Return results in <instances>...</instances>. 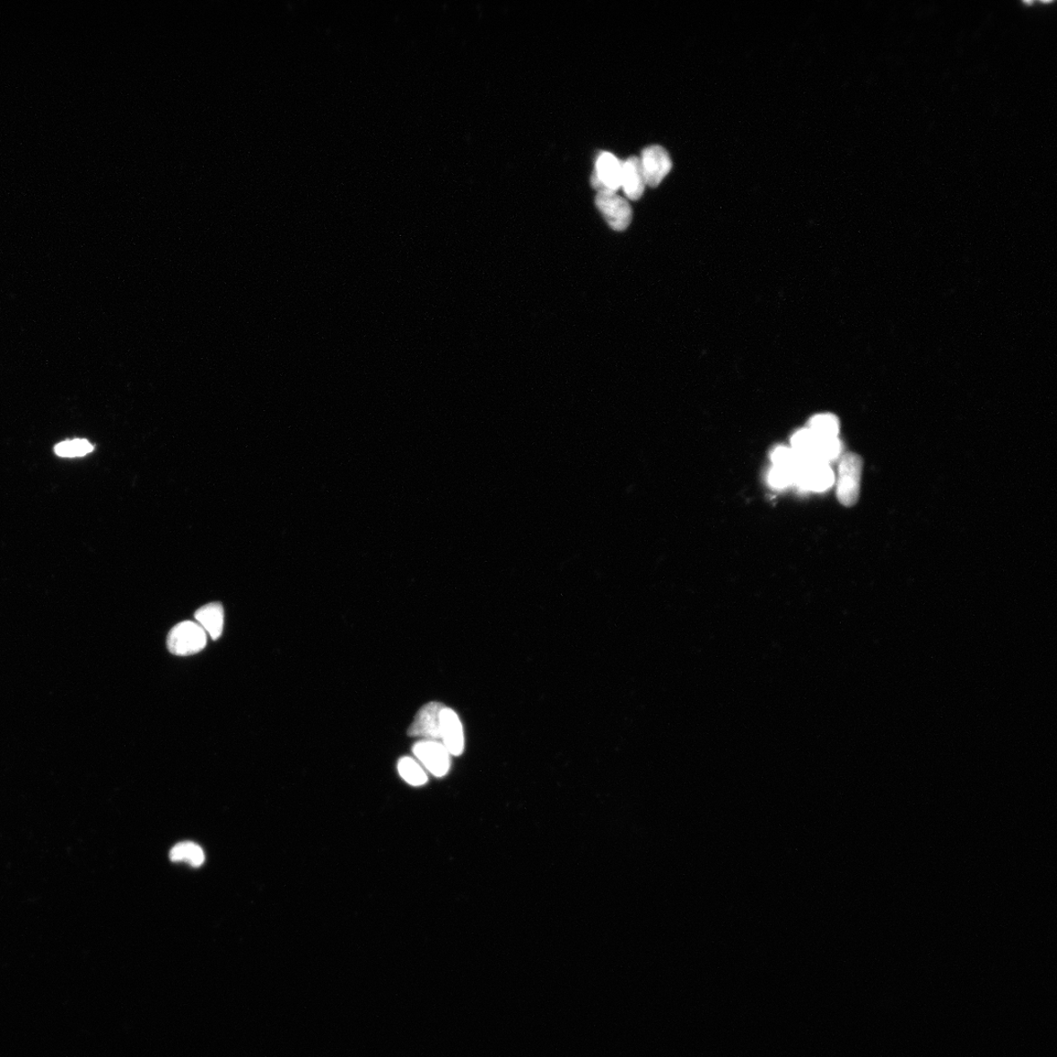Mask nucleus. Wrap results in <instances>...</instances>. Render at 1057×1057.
Wrapping results in <instances>:
<instances>
[{
	"mask_svg": "<svg viewBox=\"0 0 1057 1057\" xmlns=\"http://www.w3.org/2000/svg\"><path fill=\"white\" fill-rule=\"evenodd\" d=\"M172 861H187L193 868H199L204 864V851L193 843H182L176 845L170 852Z\"/></svg>",
	"mask_w": 1057,
	"mask_h": 1057,
	"instance_id": "obj_13",
	"label": "nucleus"
},
{
	"mask_svg": "<svg viewBox=\"0 0 1057 1057\" xmlns=\"http://www.w3.org/2000/svg\"><path fill=\"white\" fill-rule=\"evenodd\" d=\"M94 450V446L89 441L83 439H74L72 441H65L54 448V451L60 458H81L91 454Z\"/></svg>",
	"mask_w": 1057,
	"mask_h": 1057,
	"instance_id": "obj_15",
	"label": "nucleus"
},
{
	"mask_svg": "<svg viewBox=\"0 0 1057 1057\" xmlns=\"http://www.w3.org/2000/svg\"><path fill=\"white\" fill-rule=\"evenodd\" d=\"M808 429L821 439L837 438L840 430L839 419L833 414H822L813 416L808 423Z\"/></svg>",
	"mask_w": 1057,
	"mask_h": 1057,
	"instance_id": "obj_12",
	"label": "nucleus"
},
{
	"mask_svg": "<svg viewBox=\"0 0 1057 1057\" xmlns=\"http://www.w3.org/2000/svg\"><path fill=\"white\" fill-rule=\"evenodd\" d=\"M772 459L774 467L791 468L796 470L800 465V460L796 456L792 449L786 447L776 448L772 455Z\"/></svg>",
	"mask_w": 1057,
	"mask_h": 1057,
	"instance_id": "obj_16",
	"label": "nucleus"
},
{
	"mask_svg": "<svg viewBox=\"0 0 1057 1057\" xmlns=\"http://www.w3.org/2000/svg\"><path fill=\"white\" fill-rule=\"evenodd\" d=\"M640 160L645 185L651 188L660 186L673 168L670 155L660 145L644 148Z\"/></svg>",
	"mask_w": 1057,
	"mask_h": 1057,
	"instance_id": "obj_4",
	"label": "nucleus"
},
{
	"mask_svg": "<svg viewBox=\"0 0 1057 1057\" xmlns=\"http://www.w3.org/2000/svg\"><path fill=\"white\" fill-rule=\"evenodd\" d=\"M397 770L402 778L414 786L424 785L427 782V775L419 764L409 757L398 761Z\"/></svg>",
	"mask_w": 1057,
	"mask_h": 1057,
	"instance_id": "obj_14",
	"label": "nucleus"
},
{
	"mask_svg": "<svg viewBox=\"0 0 1057 1057\" xmlns=\"http://www.w3.org/2000/svg\"><path fill=\"white\" fill-rule=\"evenodd\" d=\"M596 205L612 230L623 231L629 228L633 220L631 205L616 192H598Z\"/></svg>",
	"mask_w": 1057,
	"mask_h": 1057,
	"instance_id": "obj_3",
	"label": "nucleus"
},
{
	"mask_svg": "<svg viewBox=\"0 0 1057 1057\" xmlns=\"http://www.w3.org/2000/svg\"><path fill=\"white\" fill-rule=\"evenodd\" d=\"M794 482L806 490L825 492L833 486L834 474L826 462L805 461L796 468Z\"/></svg>",
	"mask_w": 1057,
	"mask_h": 1057,
	"instance_id": "obj_6",
	"label": "nucleus"
},
{
	"mask_svg": "<svg viewBox=\"0 0 1057 1057\" xmlns=\"http://www.w3.org/2000/svg\"><path fill=\"white\" fill-rule=\"evenodd\" d=\"M645 187L640 158L631 156L622 162L621 188L625 197L633 201L639 200L643 196Z\"/></svg>",
	"mask_w": 1057,
	"mask_h": 1057,
	"instance_id": "obj_10",
	"label": "nucleus"
},
{
	"mask_svg": "<svg viewBox=\"0 0 1057 1057\" xmlns=\"http://www.w3.org/2000/svg\"><path fill=\"white\" fill-rule=\"evenodd\" d=\"M862 466V459L854 452H847L840 460L836 494L838 502L847 508L859 501Z\"/></svg>",
	"mask_w": 1057,
	"mask_h": 1057,
	"instance_id": "obj_1",
	"label": "nucleus"
},
{
	"mask_svg": "<svg viewBox=\"0 0 1057 1057\" xmlns=\"http://www.w3.org/2000/svg\"><path fill=\"white\" fill-rule=\"evenodd\" d=\"M207 644V633L198 623L185 621L175 625L168 635L167 645L170 653L189 656L202 651Z\"/></svg>",
	"mask_w": 1057,
	"mask_h": 1057,
	"instance_id": "obj_2",
	"label": "nucleus"
},
{
	"mask_svg": "<svg viewBox=\"0 0 1057 1057\" xmlns=\"http://www.w3.org/2000/svg\"><path fill=\"white\" fill-rule=\"evenodd\" d=\"M622 162L610 153H600L590 179L598 192H617L621 188Z\"/></svg>",
	"mask_w": 1057,
	"mask_h": 1057,
	"instance_id": "obj_5",
	"label": "nucleus"
},
{
	"mask_svg": "<svg viewBox=\"0 0 1057 1057\" xmlns=\"http://www.w3.org/2000/svg\"><path fill=\"white\" fill-rule=\"evenodd\" d=\"M414 754L425 768L435 776H444L450 765V753L436 740H423L416 742L413 747Z\"/></svg>",
	"mask_w": 1057,
	"mask_h": 1057,
	"instance_id": "obj_7",
	"label": "nucleus"
},
{
	"mask_svg": "<svg viewBox=\"0 0 1057 1057\" xmlns=\"http://www.w3.org/2000/svg\"><path fill=\"white\" fill-rule=\"evenodd\" d=\"M194 618L214 641L220 638L223 630L224 619L223 607L221 603L214 602L204 606L194 614Z\"/></svg>",
	"mask_w": 1057,
	"mask_h": 1057,
	"instance_id": "obj_11",
	"label": "nucleus"
},
{
	"mask_svg": "<svg viewBox=\"0 0 1057 1057\" xmlns=\"http://www.w3.org/2000/svg\"><path fill=\"white\" fill-rule=\"evenodd\" d=\"M770 483L774 488H785L795 480V470L791 468L773 467L770 473Z\"/></svg>",
	"mask_w": 1057,
	"mask_h": 1057,
	"instance_id": "obj_17",
	"label": "nucleus"
},
{
	"mask_svg": "<svg viewBox=\"0 0 1057 1057\" xmlns=\"http://www.w3.org/2000/svg\"><path fill=\"white\" fill-rule=\"evenodd\" d=\"M445 707L438 703H430L418 711L407 735L412 738H424L426 740L441 738L440 715Z\"/></svg>",
	"mask_w": 1057,
	"mask_h": 1057,
	"instance_id": "obj_8",
	"label": "nucleus"
},
{
	"mask_svg": "<svg viewBox=\"0 0 1057 1057\" xmlns=\"http://www.w3.org/2000/svg\"><path fill=\"white\" fill-rule=\"evenodd\" d=\"M441 738L450 754L459 756L465 749V735L462 725L454 710L444 708L440 715Z\"/></svg>",
	"mask_w": 1057,
	"mask_h": 1057,
	"instance_id": "obj_9",
	"label": "nucleus"
}]
</instances>
